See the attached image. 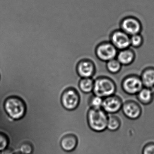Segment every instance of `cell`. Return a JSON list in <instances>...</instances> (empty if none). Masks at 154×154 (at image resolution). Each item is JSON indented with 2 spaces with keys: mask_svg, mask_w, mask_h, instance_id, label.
<instances>
[{
  "mask_svg": "<svg viewBox=\"0 0 154 154\" xmlns=\"http://www.w3.org/2000/svg\"><path fill=\"white\" fill-rule=\"evenodd\" d=\"M117 85L112 78L105 75H100L94 78L93 94L103 98L115 94Z\"/></svg>",
  "mask_w": 154,
  "mask_h": 154,
  "instance_id": "3957f363",
  "label": "cell"
},
{
  "mask_svg": "<svg viewBox=\"0 0 154 154\" xmlns=\"http://www.w3.org/2000/svg\"><path fill=\"white\" fill-rule=\"evenodd\" d=\"M108 113L102 109L90 108L87 113V121L89 128L93 131L101 132L107 129Z\"/></svg>",
  "mask_w": 154,
  "mask_h": 154,
  "instance_id": "6da1fadb",
  "label": "cell"
},
{
  "mask_svg": "<svg viewBox=\"0 0 154 154\" xmlns=\"http://www.w3.org/2000/svg\"><path fill=\"white\" fill-rule=\"evenodd\" d=\"M1 154H15V153L13 149L10 147H8L4 150L2 151Z\"/></svg>",
  "mask_w": 154,
  "mask_h": 154,
  "instance_id": "cb8c5ba5",
  "label": "cell"
},
{
  "mask_svg": "<svg viewBox=\"0 0 154 154\" xmlns=\"http://www.w3.org/2000/svg\"><path fill=\"white\" fill-rule=\"evenodd\" d=\"M130 36L129 35L119 29L112 31L109 41L119 51L130 47Z\"/></svg>",
  "mask_w": 154,
  "mask_h": 154,
  "instance_id": "9c48e42d",
  "label": "cell"
},
{
  "mask_svg": "<svg viewBox=\"0 0 154 154\" xmlns=\"http://www.w3.org/2000/svg\"><path fill=\"white\" fill-rule=\"evenodd\" d=\"M94 81V78H81L78 85L80 91L85 94H90L92 93Z\"/></svg>",
  "mask_w": 154,
  "mask_h": 154,
  "instance_id": "2e32d148",
  "label": "cell"
},
{
  "mask_svg": "<svg viewBox=\"0 0 154 154\" xmlns=\"http://www.w3.org/2000/svg\"><path fill=\"white\" fill-rule=\"evenodd\" d=\"M22 154V153H17V154Z\"/></svg>",
  "mask_w": 154,
  "mask_h": 154,
  "instance_id": "d4e9b609",
  "label": "cell"
},
{
  "mask_svg": "<svg viewBox=\"0 0 154 154\" xmlns=\"http://www.w3.org/2000/svg\"><path fill=\"white\" fill-rule=\"evenodd\" d=\"M33 151L34 147L30 142H24L20 147V152L23 154H32Z\"/></svg>",
  "mask_w": 154,
  "mask_h": 154,
  "instance_id": "44dd1931",
  "label": "cell"
},
{
  "mask_svg": "<svg viewBox=\"0 0 154 154\" xmlns=\"http://www.w3.org/2000/svg\"><path fill=\"white\" fill-rule=\"evenodd\" d=\"M82 93V92L72 87L65 90L61 96V103L63 107L67 110L75 109L80 104Z\"/></svg>",
  "mask_w": 154,
  "mask_h": 154,
  "instance_id": "5b68a950",
  "label": "cell"
},
{
  "mask_svg": "<svg viewBox=\"0 0 154 154\" xmlns=\"http://www.w3.org/2000/svg\"><path fill=\"white\" fill-rule=\"evenodd\" d=\"M5 111L11 119L19 120L25 116L26 105L23 99L17 96L8 97L4 103Z\"/></svg>",
  "mask_w": 154,
  "mask_h": 154,
  "instance_id": "7a4b0ae2",
  "label": "cell"
},
{
  "mask_svg": "<svg viewBox=\"0 0 154 154\" xmlns=\"http://www.w3.org/2000/svg\"><path fill=\"white\" fill-rule=\"evenodd\" d=\"M103 98L97 95L93 94L88 99V104L90 108L92 109H101L102 107Z\"/></svg>",
  "mask_w": 154,
  "mask_h": 154,
  "instance_id": "d6986e66",
  "label": "cell"
},
{
  "mask_svg": "<svg viewBox=\"0 0 154 154\" xmlns=\"http://www.w3.org/2000/svg\"><path fill=\"white\" fill-rule=\"evenodd\" d=\"M120 29L131 36L136 34H141L143 26L139 19L133 16H127L121 20Z\"/></svg>",
  "mask_w": 154,
  "mask_h": 154,
  "instance_id": "52a82bcc",
  "label": "cell"
},
{
  "mask_svg": "<svg viewBox=\"0 0 154 154\" xmlns=\"http://www.w3.org/2000/svg\"><path fill=\"white\" fill-rule=\"evenodd\" d=\"M118 50L109 41L99 42L95 46L94 55L99 61L106 62L116 58Z\"/></svg>",
  "mask_w": 154,
  "mask_h": 154,
  "instance_id": "277c9868",
  "label": "cell"
},
{
  "mask_svg": "<svg viewBox=\"0 0 154 154\" xmlns=\"http://www.w3.org/2000/svg\"><path fill=\"white\" fill-rule=\"evenodd\" d=\"M121 110L124 115L131 120L139 119L142 113L141 106L133 100H128L123 103Z\"/></svg>",
  "mask_w": 154,
  "mask_h": 154,
  "instance_id": "8fae6325",
  "label": "cell"
},
{
  "mask_svg": "<svg viewBox=\"0 0 154 154\" xmlns=\"http://www.w3.org/2000/svg\"><path fill=\"white\" fill-rule=\"evenodd\" d=\"M142 154H154V142L146 144L143 147Z\"/></svg>",
  "mask_w": 154,
  "mask_h": 154,
  "instance_id": "603a6c76",
  "label": "cell"
},
{
  "mask_svg": "<svg viewBox=\"0 0 154 154\" xmlns=\"http://www.w3.org/2000/svg\"><path fill=\"white\" fill-rule=\"evenodd\" d=\"M121 126V121L119 117L112 115L109 116L107 129L112 131L118 130Z\"/></svg>",
  "mask_w": 154,
  "mask_h": 154,
  "instance_id": "ac0fdd59",
  "label": "cell"
},
{
  "mask_svg": "<svg viewBox=\"0 0 154 154\" xmlns=\"http://www.w3.org/2000/svg\"><path fill=\"white\" fill-rule=\"evenodd\" d=\"M122 66L117 58L112 59L106 63V68L109 73L115 75L119 73L122 68Z\"/></svg>",
  "mask_w": 154,
  "mask_h": 154,
  "instance_id": "e0dca14e",
  "label": "cell"
},
{
  "mask_svg": "<svg viewBox=\"0 0 154 154\" xmlns=\"http://www.w3.org/2000/svg\"><path fill=\"white\" fill-rule=\"evenodd\" d=\"M140 76L144 87L154 88V66L144 68Z\"/></svg>",
  "mask_w": 154,
  "mask_h": 154,
  "instance_id": "5bb4252c",
  "label": "cell"
},
{
  "mask_svg": "<svg viewBox=\"0 0 154 154\" xmlns=\"http://www.w3.org/2000/svg\"><path fill=\"white\" fill-rule=\"evenodd\" d=\"M122 89L128 95H137L144 86L140 75L129 74L126 75L121 82Z\"/></svg>",
  "mask_w": 154,
  "mask_h": 154,
  "instance_id": "8992f818",
  "label": "cell"
},
{
  "mask_svg": "<svg viewBox=\"0 0 154 154\" xmlns=\"http://www.w3.org/2000/svg\"><path fill=\"white\" fill-rule=\"evenodd\" d=\"M79 143L77 136L74 134H69L64 136L60 141V146L64 151L71 152L75 149Z\"/></svg>",
  "mask_w": 154,
  "mask_h": 154,
  "instance_id": "4fadbf2b",
  "label": "cell"
},
{
  "mask_svg": "<svg viewBox=\"0 0 154 154\" xmlns=\"http://www.w3.org/2000/svg\"><path fill=\"white\" fill-rule=\"evenodd\" d=\"M97 71L95 61L89 58L81 60L76 66L77 74L82 78H94Z\"/></svg>",
  "mask_w": 154,
  "mask_h": 154,
  "instance_id": "ba28073f",
  "label": "cell"
},
{
  "mask_svg": "<svg viewBox=\"0 0 154 154\" xmlns=\"http://www.w3.org/2000/svg\"><path fill=\"white\" fill-rule=\"evenodd\" d=\"M123 103L119 96L113 94L103 98L102 109L108 114H114L122 109Z\"/></svg>",
  "mask_w": 154,
  "mask_h": 154,
  "instance_id": "30bf717a",
  "label": "cell"
},
{
  "mask_svg": "<svg viewBox=\"0 0 154 154\" xmlns=\"http://www.w3.org/2000/svg\"><path fill=\"white\" fill-rule=\"evenodd\" d=\"M138 100L144 105H148L154 99V88L143 87L137 94Z\"/></svg>",
  "mask_w": 154,
  "mask_h": 154,
  "instance_id": "9a60e30c",
  "label": "cell"
},
{
  "mask_svg": "<svg viewBox=\"0 0 154 154\" xmlns=\"http://www.w3.org/2000/svg\"><path fill=\"white\" fill-rule=\"evenodd\" d=\"M136 57V53L131 47L118 51L116 56L117 60L122 66H128L132 64Z\"/></svg>",
  "mask_w": 154,
  "mask_h": 154,
  "instance_id": "7c38bea8",
  "label": "cell"
},
{
  "mask_svg": "<svg viewBox=\"0 0 154 154\" xmlns=\"http://www.w3.org/2000/svg\"><path fill=\"white\" fill-rule=\"evenodd\" d=\"M9 139L8 136L0 133V152L4 150L8 147Z\"/></svg>",
  "mask_w": 154,
  "mask_h": 154,
  "instance_id": "7402d4cb",
  "label": "cell"
},
{
  "mask_svg": "<svg viewBox=\"0 0 154 154\" xmlns=\"http://www.w3.org/2000/svg\"><path fill=\"white\" fill-rule=\"evenodd\" d=\"M144 39L141 34H136L131 36L130 39V47L134 48H139L141 47L144 44Z\"/></svg>",
  "mask_w": 154,
  "mask_h": 154,
  "instance_id": "ffe728a7",
  "label": "cell"
}]
</instances>
